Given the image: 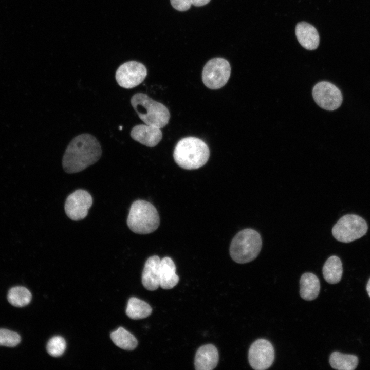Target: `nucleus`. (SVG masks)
I'll use <instances>...</instances> for the list:
<instances>
[{
    "label": "nucleus",
    "mask_w": 370,
    "mask_h": 370,
    "mask_svg": "<svg viewBox=\"0 0 370 370\" xmlns=\"http://www.w3.org/2000/svg\"><path fill=\"white\" fill-rule=\"evenodd\" d=\"M66 342L61 336H54L51 338L47 343V351L51 356L57 357L61 356L66 349Z\"/></svg>",
    "instance_id": "23"
},
{
    "label": "nucleus",
    "mask_w": 370,
    "mask_h": 370,
    "mask_svg": "<svg viewBox=\"0 0 370 370\" xmlns=\"http://www.w3.org/2000/svg\"><path fill=\"white\" fill-rule=\"evenodd\" d=\"M262 240L259 233L252 229H245L233 238L230 246V254L234 261L244 264L254 260L262 248Z\"/></svg>",
    "instance_id": "5"
},
{
    "label": "nucleus",
    "mask_w": 370,
    "mask_h": 370,
    "mask_svg": "<svg viewBox=\"0 0 370 370\" xmlns=\"http://www.w3.org/2000/svg\"><path fill=\"white\" fill-rule=\"evenodd\" d=\"M366 290L368 295L370 297V279H369L366 285Z\"/></svg>",
    "instance_id": "27"
},
{
    "label": "nucleus",
    "mask_w": 370,
    "mask_h": 370,
    "mask_svg": "<svg viewBox=\"0 0 370 370\" xmlns=\"http://www.w3.org/2000/svg\"><path fill=\"white\" fill-rule=\"evenodd\" d=\"M110 338L116 346L127 350H134L138 345L135 336L122 327L112 332Z\"/></svg>",
    "instance_id": "21"
},
{
    "label": "nucleus",
    "mask_w": 370,
    "mask_h": 370,
    "mask_svg": "<svg viewBox=\"0 0 370 370\" xmlns=\"http://www.w3.org/2000/svg\"><path fill=\"white\" fill-rule=\"evenodd\" d=\"M274 360V348L268 340L259 339L251 345L248 352V360L254 369H266L271 366Z\"/></svg>",
    "instance_id": "9"
},
{
    "label": "nucleus",
    "mask_w": 370,
    "mask_h": 370,
    "mask_svg": "<svg viewBox=\"0 0 370 370\" xmlns=\"http://www.w3.org/2000/svg\"><path fill=\"white\" fill-rule=\"evenodd\" d=\"M323 275L330 284L338 283L342 278L343 269L340 258L336 255L329 257L323 267Z\"/></svg>",
    "instance_id": "18"
},
{
    "label": "nucleus",
    "mask_w": 370,
    "mask_h": 370,
    "mask_svg": "<svg viewBox=\"0 0 370 370\" xmlns=\"http://www.w3.org/2000/svg\"><path fill=\"white\" fill-rule=\"evenodd\" d=\"M131 103L139 118L146 124L162 128L169 123L170 114L167 107L146 94H135L131 99Z\"/></svg>",
    "instance_id": "3"
},
{
    "label": "nucleus",
    "mask_w": 370,
    "mask_h": 370,
    "mask_svg": "<svg viewBox=\"0 0 370 370\" xmlns=\"http://www.w3.org/2000/svg\"><path fill=\"white\" fill-rule=\"evenodd\" d=\"M152 311V307L148 303L135 297L129 299L126 309L127 316L134 320L145 318Z\"/></svg>",
    "instance_id": "19"
},
{
    "label": "nucleus",
    "mask_w": 370,
    "mask_h": 370,
    "mask_svg": "<svg viewBox=\"0 0 370 370\" xmlns=\"http://www.w3.org/2000/svg\"><path fill=\"white\" fill-rule=\"evenodd\" d=\"M173 7L179 11L188 10L192 5L191 0H170Z\"/></svg>",
    "instance_id": "25"
},
{
    "label": "nucleus",
    "mask_w": 370,
    "mask_h": 370,
    "mask_svg": "<svg viewBox=\"0 0 370 370\" xmlns=\"http://www.w3.org/2000/svg\"><path fill=\"white\" fill-rule=\"evenodd\" d=\"M367 230V224L363 218L355 214H346L334 226L332 234L337 240L349 243L364 236Z\"/></svg>",
    "instance_id": "6"
},
{
    "label": "nucleus",
    "mask_w": 370,
    "mask_h": 370,
    "mask_svg": "<svg viewBox=\"0 0 370 370\" xmlns=\"http://www.w3.org/2000/svg\"><path fill=\"white\" fill-rule=\"evenodd\" d=\"M300 294L303 299L311 301L318 296L320 283L318 277L313 273L307 272L302 274L300 280Z\"/></svg>",
    "instance_id": "17"
},
{
    "label": "nucleus",
    "mask_w": 370,
    "mask_h": 370,
    "mask_svg": "<svg viewBox=\"0 0 370 370\" xmlns=\"http://www.w3.org/2000/svg\"><path fill=\"white\" fill-rule=\"evenodd\" d=\"M159 223L158 211L151 203L140 199L132 203L127 218V226L132 231L149 234L158 228Z\"/></svg>",
    "instance_id": "4"
},
{
    "label": "nucleus",
    "mask_w": 370,
    "mask_h": 370,
    "mask_svg": "<svg viewBox=\"0 0 370 370\" xmlns=\"http://www.w3.org/2000/svg\"><path fill=\"white\" fill-rule=\"evenodd\" d=\"M329 363L336 369L353 370L357 366L358 358L355 355L334 351L330 356Z\"/></svg>",
    "instance_id": "20"
},
{
    "label": "nucleus",
    "mask_w": 370,
    "mask_h": 370,
    "mask_svg": "<svg viewBox=\"0 0 370 370\" xmlns=\"http://www.w3.org/2000/svg\"><path fill=\"white\" fill-rule=\"evenodd\" d=\"M160 261L159 256L154 255L148 258L145 263L142 283L147 290H155L160 286Z\"/></svg>",
    "instance_id": "13"
},
{
    "label": "nucleus",
    "mask_w": 370,
    "mask_h": 370,
    "mask_svg": "<svg viewBox=\"0 0 370 370\" xmlns=\"http://www.w3.org/2000/svg\"><path fill=\"white\" fill-rule=\"evenodd\" d=\"M179 281L176 273V266L173 261L169 257H164L160 264V286L164 289H170L175 287Z\"/></svg>",
    "instance_id": "16"
},
{
    "label": "nucleus",
    "mask_w": 370,
    "mask_h": 370,
    "mask_svg": "<svg viewBox=\"0 0 370 370\" xmlns=\"http://www.w3.org/2000/svg\"><path fill=\"white\" fill-rule=\"evenodd\" d=\"M32 295L29 290L23 286L11 288L8 291L7 299L13 306L17 307L25 306L29 304Z\"/></svg>",
    "instance_id": "22"
},
{
    "label": "nucleus",
    "mask_w": 370,
    "mask_h": 370,
    "mask_svg": "<svg viewBox=\"0 0 370 370\" xmlns=\"http://www.w3.org/2000/svg\"><path fill=\"white\" fill-rule=\"evenodd\" d=\"M218 357L217 349L214 345L206 344L200 346L195 356V368L196 370H212L217 366Z\"/></svg>",
    "instance_id": "14"
},
{
    "label": "nucleus",
    "mask_w": 370,
    "mask_h": 370,
    "mask_svg": "<svg viewBox=\"0 0 370 370\" xmlns=\"http://www.w3.org/2000/svg\"><path fill=\"white\" fill-rule=\"evenodd\" d=\"M20 341L21 337L17 333L7 329H0V346L14 347Z\"/></svg>",
    "instance_id": "24"
},
{
    "label": "nucleus",
    "mask_w": 370,
    "mask_h": 370,
    "mask_svg": "<svg viewBox=\"0 0 370 370\" xmlns=\"http://www.w3.org/2000/svg\"><path fill=\"white\" fill-rule=\"evenodd\" d=\"M92 203V197L87 191L77 190L67 197L64 206L65 212L70 219L80 220L87 215Z\"/></svg>",
    "instance_id": "11"
},
{
    "label": "nucleus",
    "mask_w": 370,
    "mask_h": 370,
    "mask_svg": "<svg viewBox=\"0 0 370 370\" xmlns=\"http://www.w3.org/2000/svg\"><path fill=\"white\" fill-rule=\"evenodd\" d=\"M147 69L142 63L128 61L121 65L116 72V80L120 86L130 89L139 85L145 78Z\"/></svg>",
    "instance_id": "10"
},
{
    "label": "nucleus",
    "mask_w": 370,
    "mask_h": 370,
    "mask_svg": "<svg viewBox=\"0 0 370 370\" xmlns=\"http://www.w3.org/2000/svg\"><path fill=\"white\" fill-rule=\"evenodd\" d=\"M312 96L321 108L329 111L338 109L342 104L343 96L339 88L327 81L316 84L312 89Z\"/></svg>",
    "instance_id": "8"
},
{
    "label": "nucleus",
    "mask_w": 370,
    "mask_h": 370,
    "mask_svg": "<svg viewBox=\"0 0 370 370\" xmlns=\"http://www.w3.org/2000/svg\"><path fill=\"white\" fill-rule=\"evenodd\" d=\"M210 151L201 139L188 137L180 140L176 145L173 158L181 168L187 170L198 169L208 161Z\"/></svg>",
    "instance_id": "2"
},
{
    "label": "nucleus",
    "mask_w": 370,
    "mask_h": 370,
    "mask_svg": "<svg viewBox=\"0 0 370 370\" xmlns=\"http://www.w3.org/2000/svg\"><path fill=\"white\" fill-rule=\"evenodd\" d=\"M295 35L301 45L308 50H314L319 46L320 37L318 31L310 24L301 22L295 27Z\"/></svg>",
    "instance_id": "15"
},
{
    "label": "nucleus",
    "mask_w": 370,
    "mask_h": 370,
    "mask_svg": "<svg viewBox=\"0 0 370 370\" xmlns=\"http://www.w3.org/2000/svg\"><path fill=\"white\" fill-rule=\"evenodd\" d=\"M130 134L134 140L148 147L155 146L162 138L160 128L147 124L135 126Z\"/></svg>",
    "instance_id": "12"
},
{
    "label": "nucleus",
    "mask_w": 370,
    "mask_h": 370,
    "mask_svg": "<svg viewBox=\"0 0 370 370\" xmlns=\"http://www.w3.org/2000/svg\"><path fill=\"white\" fill-rule=\"evenodd\" d=\"M101 146L94 136L82 134L70 142L62 159V166L67 173H75L85 169L100 158Z\"/></svg>",
    "instance_id": "1"
},
{
    "label": "nucleus",
    "mask_w": 370,
    "mask_h": 370,
    "mask_svg": "<svg viewBox=\"0 0 370 370\" xmlns=\"http://www.w3.org/2000/svg\"><path fill=\"white\" fill-rule=\"evenodd\" d=\"M210 0H191L192 5L195 6L200 7L207 4Z\"/></svg>",
    "instance_id": "26"
},
{
    "label": "nucleus",
    "mask_w": 370,
    "mask_h": 370,
    "mask_svg": "<svg viewBox=\"0 0 370 370\" xmlns=\"http://www.w3.org/2000/svg\"><path fill=\"white\" fill-rule=\"evenodd\" d=\"M231 73L229 63L222 58H215L205 64L202 72V80L206 87L217 89L228 82Z\"/></svg>",
    "instance_id": "7"
}]
</instances>
